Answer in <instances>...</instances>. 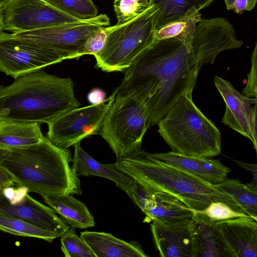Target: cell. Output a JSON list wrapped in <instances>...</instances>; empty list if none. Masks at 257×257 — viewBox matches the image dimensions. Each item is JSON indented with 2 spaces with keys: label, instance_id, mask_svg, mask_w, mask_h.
<instances>
[{
  "label": "cell",
  "instance_id": "2",
  "mask_svg": "<svg viewBox=\"0 0 257 257\" xmlns=\"http://www.w3.org/2000/svg\"><path fill=\"white\" fill-rule=\"evenodd\" d=\"M72 160L69 149L56 146L46 136L27 147H0V165L15 184L42 196L82 194L78 176L69 166Z\"/></svg>",
  "mask_w": 257,
  "mask_h": 257
},
{
  "label": "cell",
  "instance_id": "6",
  "mask_svg": "<svg viewBox=\"0 0 257 257\" xmlns=\"http://www.w3.org/2000/svg\"><path fill=\"white\" fill-rule=\"evenodd\" d=\"M156 9L149 5L135 19L122 25L107 27L103 48L94 55L96 67L107 72L127 69L136 58L155 41Z\"/></svg>",
  "mask_w": 257,
  "mask_h": 257
},
{
  "label": "cell",
  "instance_id": "32",
  "mask_svg": "<svg viewBox=\"0 0 257 257\" xmlns=\"http://www.w3.org/2000/svg\"><path fill=\"white\" fill-rule=\"evenodd\" d=\"M107 36V27H103L91 34L84 43L83 53L94 55L103 48Z\"/></svg>",
  "mask_w": 257,
  "mask_h": 257
},
{
  "label": "cell",
  "instance_id": "12",
  "mask_svg": "<svg viewBox=\"0 0 257 257\" xmlns=\"http://www.w3.org/2000/svg\"><path fill=\"white\" fill-rule=\"evenodd\" d=\"M213 81L226 106L221 122L249 139L256 152V98L245 96L219 76H215Z\"/></svg>",
  "mask_w": 257,
  "mask_h": 257
},
{
  "label": "cell",
  "instance_id": "35",
  "mask_svg": "<svg viewBox=\"0 0 257 257\" xmlns=\"http://www.w3.org/2000/svg\"><path fill=\"white\" fill-rule=\"evenodd\" d=\"M87 99L90 104H97L106 99V93L103 90L95 88L89 91Z\"/></svg>",
  "mask_w": 257,
  "mask_h": 257
},
{
  "label": "cell",
  "instance_id": "8",
  "mask_svg": "<svg viewBox=\"0 0 257 257\" xmlns=\"http://www.w3.org/2000/svg\"><path fill=\"white\" fill-rule=\"evenodd\" d=\"M109 25L110 19L107 15L101 14L85 20L12 35L54 50L65 60L83 56L84 45L88 37L100 28Z\"/></svg>",
  "mask_w": 257,
  "mask_h": 257
},
{
  "label": "cell",
  "instance_id": "31",
  "mask_svg": "<svg viewBox=\"0 0 257 257\" xmlns=\"http://www.w3.org/2000/svg\"><path fill=\"white\" fill-rule=\"evenodd\" d=\"M154 193V190L135 180L126 193L143 212L150 205Z\"/></svg>",
  "mask_w": 257,
  "mask_h": 257
},
{
  "label": "cell",
  "instance_id": "11",
  "mask_svg": "<svg viewBox=\"0 0 257 257\" xmlns=\"http://www.w3.org/2000/svg\"><path fill=\"white\" fill-rule=\"evenodd\" d=\"M0 13L4 30L13 33L82 21L56 9L44 0H10Z\"/></svg>",
  "mask_w": 257,
  "mask_h": 257
},
{
  "label": "cell",
  "instance_id": "23",
  "mask_svg": "<svg viewBox=\"0 0 257 257\" xmlns=\"http://www.w3.org/2000/svg\"><path fill=\"white\" fill-rule=\"evenodd\" d=\"M214 0H149L156 12V31L170 23L179 20L194 9L200 11L208 7Z\"/></svg>",
  "mask_w": 257,
  "mask_h": 257
},
{
  "label": "cell",
  "instance_id": "7",
  "mask_svg": "<svg viewBox=\"0 0 257 257\" xmlns=\"http://www.w3.org/2000/svg\"><path fill=\"white\" fill-rule=\"evenodd\" d=\"M148 129L143 105L136 100L116 93L99 134L108 143L116 159L142 148Z\"/></svg>",
  "mask_w": 257,
  "mask_h": 257
},
{
  "label": "cell",
  "instance_id": "14",
  "mask_svg": "<svg viewBox=\"0 0 257 257\" xmlns=\"http://www.w3.org/2000/svg\"><path fill=\"white\" fill-rule=\"evenodd\" d=\"M0 213L21 219L58 237L69 226L58 217L53 209L32 198L26 193L22 199L12 203L0 191Z\"/></svg>",
  "mask_w": 257,
  "mask_h": 257
},
{
  "label": "cell",
  "instance_id": "39",
  "mask_svg": "<svg viewBox=\"0 0 257 257\" xmlns=\"http://www.w3.org/2000/svg\"><path fill=\"white\" fill-rule=\"evenodd\" d=\"M10 0H0V10Z\"/></svg>",
  "mask_w": 257,
  "mask_h": 257
},
{
  "label": "cell",
  "instance_id": "13",
  "mask_svg": "<svg viewBox=\"0 0 257 257\" xmlns=\"http://www.w3.org/2000/svg\"><path fill=\"white\" fill-rule=\"evenodd\" d=\"M227 257L257 256V220L241 217L214 223Z\"/></svg>",
  "mask_w": 257,
  "mask_h": 257
},
{
  "label": "cell",
  "instance_id": "10",
  "mask_svg": "<svg viewBox=\"0 0 257 257\" xmlns=\"http://www.w3.org/2000/svg\"><path fill=\"white\" fill-rule=\"evenodd\" d=\"M63 60L54 50L12 34L0 35V71L15 79Z\"/></svg>",
  "mask_w": 257,
  "mask_h": 257
},
{
  "label": "cell",
  "instance_id": "27",
  "mask_svg": "<svg viewBox=\"0 0 257 257\" xmlns=\"http://www.w3.org/2000/svg\"><path fill=\"white\" fill-rule=\"evenodd\" d=\"M62 12L80 20L96 17L98 9L92 0H44Z\"/></svg>",
  "mask_w": 257,
  "mask_h": 257
},
{
  "label": "cell",
  "instance_id": "9",
  "mask_svg": "<svg viewBox=\"0 0 257 257\" xmlns=\"http://www.w3.org/2000/svg\"><path fill=\"white\" fill-rule=\"evenodd\" d=\"M117 92V87L101 103L74 108L59 116L47 124V137L56 146L68 149L98 134Z\"/></svg>",
  "mask_w": 257,
  "mask_h": 257
},
{
  "label": "cell",
  "instance_id": "38",
  "mask_svg": "<svg viewBox=\"0 0 257 257\" xmlns=\"http://www.w3.org/2000/svg\"><path fill=\"white\" fill-rule=\"evenodd\" d=\"M4 26L3 21V19L0 13V35L4 32Z\"/></svg>",
  "mask_w": 257,
  "mask_h": 257
},
{
  "label": "cell",
  "instance_id": "34",
  "mask_svg": "<svg viewBox=\"0 0 257 257\" xmlns=\"http://www.w3.org/2000/svg\"><path fill=\"white\" fill-rule=\"evenodd\" d=\"M227 10L234 11L237 14H241L245 11L252 10L257 0H223Z\"/></svg>",
  "mask_w": 257,
  "mask_h": 257
},
{
  "label": "cell",
  "instance_id": "36",
  "mask_svg": "<svg viewBox=\"0 0 257 257\" xmlns=\"http://www.w3.org/2000/svg\"><path fill=\"white\" fill-rule=\"evenodd\" d=\"M15 184L13 177L0 165V191Z\"/></svg>",
  "mask_w": 257,
  "mask_h": 257
},
{
  "label": "cell",
  "instance_id": "18",
  "mask_svg": "<svg viewBox=\"0 0 257 257\" xmlns=\"http://www.w3.org/2000/svg\"><path fill=\"white\" fill-rule=\"evenodd\" d=\"M72 168L77 176H97L114 182L127 193L135 180L119 171L114 164H101L89 156L81 147L74 145Z\"/></svg>",
  "mask_w": 257,
  "mask_h": 257
},
{
  "label": "cell",
  "instance_id": "37",
  "mask_svg": "<svg viewBox=\"0 0 257 257\" xmlns=\"http://www.w3.org/2000/svg\"><path fill=\"white\" fill-rule=\"evenodd\" d=\"M241 168L250 171L252 174V180L249 183L252 186L257 188V166L256 164H252L234 160Z\"/></svg>",
  "mask_w": 257,
  "mask_h": 257
},
{
  "label": "cell",
  "instance_id": "20",
  "mask_svg": "<svg viewBox=\"0 0 257 257\" xmlns=\"http://www.w3.org/2000/svg\"><path fill=\"white\" fill-rule=\"evenodd\" d=\"M154 191L152 202L143 212L145 214L144 222L189 223L193 213L184 202L170 193L161 191Z\"/></svg>",
  "mask_w": 257,
  "mask_h": 257
},
{
  "label": "cell",
  "instance_id": "25",
  "mask_svg": "<svg viewBox=\"0 0 257 257\" xmlns=\"http://www.w3.org/2000/svg\"><path fill=\"white\" fill-rule=\"evenodd\" d=\"M0 231L15 235L35 237L50 242L58 236L21 219L0 213Z\"/></svg>",
  "mask_w": 257,
  "mask_h": 257
},
{
  "label": "cell",
  "instance_id": "24",
  "mask_svg": "<svg viewBox=\"0 0 257 257\" xmlns=\"http://www.w3.org/2000/svg\"><path fill=\"white\" fill-rule=\"evenodd\" d=\"M215 186L230 196L244 213L257 220V188L227 178Z\"/></svg>",
  "mask_w": 257,
  "mask_h": 257
},
{
  "label": "cell",
  "instance_id": "1",
  "mask_svg": "<svg viewBox=\"0 0 257 257\" xmlns=\"http://www.w3.org/2000/svg\"><path fill=\"white\" fill-rule=\"evenodd\" d=\"M243 42L224 18L201 19L192 35L156 40L125 70L117 93L141 103L147 126L157 124L177 100L192 94L201 67Z\"/></svg>",
  "mask_w": 257,
  "mask_h": 257
},
{
  "label": "cell",
  "instance_id": "19",
  "mask_svg": "<svg viewBox=\"0 0 257 257\" xmlns=\"http://www.w3.org/2000/svg\"><path fill=\"white\" fill-rule=\"evenodd\" d=\"M80 236L95 257H147L140 244L126 242L104 232H82Z\"/></svg>",
  "mask_w": 257,
  "mask_h": 257
},
{
  "label": "cell",
  "instance_id": "33",
  "mask_svg": "<svg viewBox=\"0 0 257 257\" xmlns=\"http://www.w3.org/2000/svg\"><path fill=\"white\" fill-rule=\"evenodd\" d=\"M257 43H255L251 55V67L247 74V81L242 89V94L246 97L256 98Z\"/></svg>",
  "mask_w": 257,
  "mask_h": 257
},
{
  "label": "cell",
  "instance_id": "22",
  "mask_svg": "<svg viewBox=\"0 0 257 257\" xmlns=\"http://www.w3.org/2000/svg\"><path fill=\"white\" fill-rule=\"evenodd\" d=\"M44 137L39 123L0 119V147H27L40 143Z\"/></svg>",
  "mask_w": 257,
  "mask_h": 257
},
{
  "label": "cell",
  "instance_id": "15",
  "mask_svg": "<svg viewBox=\"0 0 257 257\" xmlns=\"http://www.w3.org/2000/svg\"><path fill=\"white\" fill-rule=\"evenodd\" d=\"M152 154L157 159L177 167L212 185L219 184L226 179L231 171L219 160L210 158L186 155L173 151Z\"/></svg>",
  "mask_w": 257,
  "mask_h": 257
},
{
  "label": "cell",
  "instance_id": "30",
  "mask_svg": "<svg viewBox=\"0 0 257 257\" xmlns=\"http://www.w3.org/2000/svg\"><path fill=\"white\" fill-rule=\"evenodd\" d=\"M192 210L205 216L213 222L241 217H251L239 207L221 201L212 202L202 210Z\"/></svg>",
  "mask_w": 257,
  "mask_h": 257
},
{
  "label": "cell",
  "instance_id": "26",
  "mask_svg": "<svg viewBox=\"0 0 257 257\" xmlns=\"http://www.w3.org/2000/svg\"><path fill=\"white\" fill-rule=\"evenodd\" d=\"M201 15L194 9L182 19L166 25L155 33V40H161L180 35H192L195 27L201 21Z\"/></svg>",
  "mask_w": 257,
  "mask_h": 257
},
{
  "label": "cell",
  "instance_id": "4",
  "mask_svg": "<svg viewBox=\"0 0 257 257\" xmlns=\"http://www.w3.org/2000/svg\"><path fill=\"white\" fill-rule=\"evenodd\" d=\"M115 164L119 171L147 188L170 193L191 210H202L214 201L238 207L214 185L157 159L142 148L116 159Z\"/></svg>",
  "mask_w": 257,
  "mask_h": 257
},
{
  "label": "cell",
  "instance_id": "5",
  "mask_svg": "<svg viewBox=\"0 0 257 257\" xmlns=\"http://www.w3.org/2000/svg\"><path fill=\"white\" fill-rule=\"evenodd\" d=\"M192 94L180 97L158 122V133L179 154L212 158L221 152V133L196 106Z\"/></svg>",
  "mask_w": 257,
  "mask_h": 257
},
{
  "label": "cell",
  "instance_id": "21",
  "mask_svg": "<svg viewBox=\"0 0 257 257\" xmlns=\"http://www.w3.org/2000/svg\"><path fill=\"white\" fill-rule=\"evenodd\" d=\"M42 197L60 218L70 226L82 229L94 226V217L87 206L72 194L49 195Z\"/></svg>",
  "mask_w": 257,
  "mask_h": 257
},
{
  "label": "cell",
  "instance_id": "3",
  "mask_svg": "<svg viewBox=\"0 0 257 257\" xmlns=\"http://www.w3.org/2000/svg\"><path fill=\"white\" fill-rule=\"evenodd\" d=\"M80 105L70 78L42 70L0 86V119L3 120L48 124Z\"/></svg>",
  "mask_w": 257,
  "mask_h": 257
},
{
  "label": "cell",
  "instance_id": "29",
  "mask_svg": "<svg viewBox=\"0 0 257 257\" xmlns=\"http://www.w3.org/2000/svg\"><path fill=\"white\" fill-rule=\"evenodd\" d=\"M149 0H114L116 25L126 23L143 14L148 8Z\"/></svg>",
  "mask_w": 257,
  "mask_h": 257
},
{
  "label": "cell",
  "instance_id": "17",
  "mask_svg": "<svg viewBox=\"0 0 257 257\" xmlns=\"http://www.w3.org/2000/svg\"><path fill=\"white\" fill-rule=\"evenodd\" d=\"M188 224L191 240V257H225L226 254L214 223L193 211Z\"/></svg>",
  "mask_w": 257,
  "mask_h": 257
},
{
  "label": "cell",
  "instance_id": "28",
  "mask_svg": "<svg viewBox=\"0 0 257 257\" xmlns=\"http://www.w3.org/2000/svg\"><path fill=\"white\" fill-rule=\"evenodd\" d=\"M61 237V248L66 257H95L91 248L75 232V227L69 226Z\"/></svg>",
  "mask_w": 257,
  "mask_h": 257
},
{
  "label": "cell",
  "instance_id": "16",
  "mask_svg": "<svg viewBox=\"0 0 257 257\" xmlns=\"http://www.w3.org/2000/svg\"><path fill=\"white\" fill-rule=\"evenodd\" d=\"M151 231L155 244L162 257H191L189 223L153 221Z\"/></svg>",
  "mask_w": 257,
  "mask_h": 257
}]
</instances>
